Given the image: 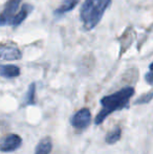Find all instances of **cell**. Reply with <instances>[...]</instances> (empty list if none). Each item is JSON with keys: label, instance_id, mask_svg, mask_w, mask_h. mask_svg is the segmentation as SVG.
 <instances>
[{"label": "cell", "instance_id": "cell-13", "mask_svg": "<svg viewBox=\"0 0 153 154\" xmlns=\"http://www.w3.org/2000/svg\"><path fill=\"white\" fill-rule=\"evenodd\" d=\"M152 100V91H149L148 93H145V94L141 95L136 101L134 102L135 105H142V104H148L150 103Z\"/></svg>", "mask_w": 153, "mask_h": 154}, {"label": "cell", "instance_id": "cell-12", "mask_svg": "<svg viewBox=\"0 0 153 154\" xmlns=\"http://www.w3.org/2000/svg\"><path fill=\"white\" fill-rule=\"evenodd\" d=\"M121 136H122V129L120 126H116L115 129H112L107 133L106 137H105V142L108 145H113L121 140Z\"/></svg>", "mask_w": 153, "mask_h": 154}, {"label": "cell", "instance_id": "cell-3", "mask_svg": "<svg viewBox=\"0 0 153 154\" xmlns=\"http://www.w3.org/2000/svg\"><path fill=\"white\" fill-rule=\"evenodd\" d=\"M22 0H8L0 13V26L12 25L13 19L17 15Z\"/></svg>", "mask_w": 153, "mask_h": 154}, {"label": "cell", "instance_id": "cell-14", "mask_svg": "<svg viewBox=\"0 0 153 154\" xmlns=\"http://www.w3.org/2000/svg\"><path fill=\"white\" fill-rule=\"evenodd\" d=\"M145 80L149 85H152V63L149 65V69H148V72L145 75Z\"/></svg>", "mask_w": 153, "mask_h": 154}, {"label": "cell", "instance_id": "cell-9", "mask_svg": "<svg viewBox=\"0 0 153 154\" xmlns=\"http://www.w3.org/2000/svg\"><path fill=\"white\" fill-rule=\"evenodd\" d=\"M53 150V142L49 136L43 137L36 146L35 154H50Z\"/></svg>", "mask_w": 153, "mask_h": 154}, {"label": "cell", "instance_id": "cell-5", "mask_svg": "<svg viewBox=\"0 0 153 154\" xmlns=\"http://www.w3.org/2000/svg\"><path fill=\"white\" fill-rule=\"evenodd\" d=\"M22 58V53L14 42L0 43V60L17 61Z\"/></svg>", "mask_w": 153, "mask_h": 154}, {"label": "cell", "instance_id": "cell-6", "mask_svg": "<svg viewBox=\"0 0 153 154\" xmlns=\"http://www.w3.org/2000/svg\"><path fill=\"white\" fill-rule=\"evenodd\" d=\"M22 145V138L20 135L15 133L6 134L0 138V152L10 153L18 150Z\"/></svg>", "mask_w": 153, "mask_h": 154}, {"label": "cell", "instance_id": "cell-2", "mask_svg": "<svg viewBox=\"0 0 153 154\" xmlns=\"http://www.w3.org/2000/svg\"><path fill=\"white\" fill-rule=\"evenodd\" d=\"M111 0H85L80 10V19L85 31H91L100 23Z\"/></svg>", "mask_w": 153, "mask_h": 154}, {"label": "cell", "instance_id": "cell-10", "mask_svg": "<svg viewBox=\"0 0 153 154\" xmlns=\"http://www.w3.org/2000/svg\"><path fill=\"white\" fill-rule=\"evenodd\" d=\"M79 3V0H63L62 4L55 11V15L57 17H61L66 13L72 11Z\"/></svg>", "mask_w": 153, "mask_h": 154}, {"label": "cell", "instance_id": "cell-11", "mask_svg": "<svg viewBox=\"0 0 153 154\" xmlns=\"http://www.w3.org/2000/svg\"><path fill=\"white\" fill-rule=\"evenodd\" d=\"M23 106L36 105V83H32L23 97Z\"/></svg>", "mask_w": 153, "mask_h": 154}, {"label": "cell", "instance_id": "cell-4", "mask_svg": "<svg viewBox=\"0 0 153 154\" xmlns=\"http://www.w3.org/2000/svg\"><path fill=\"white\" fill-rule=\"evenodd\" d=\"M90 123H91V112L88 108H82L78 110L70 120L72 126L79 132L85 130L90 125Z\"/></svg>", "mask_w": 153, "mask_h": 154}, {"label": "cell", "instance_id": "cell-7", "mask_svg": "<svg viewBox=\"0 0 153 154\" xmlns=\"http://www.w3.org/2000/svg\"><path fill=\"white\" fill-rule=\"evenodd\" d=\"M33 10H34V6L31 5V4H29V3L23 4V5L19 8V12L17 13L15 18L13 19L12 26H14V27L19 26V25L29 17V15L33 12Z\"/></svg>", "mask_w": 153, "mask_h": 154}, {"label": "cell", "instance_id": "cell-8", "mask_svg": "<svg viewBox=\"0 0 153 154\" xmlns=\"http://www.w3.org/2000/svg\"><path fill=\"white\" fill-rule=\"evenodd\" d=\"M20 68L16 65L0 64V75L5 79H15L20 75Z\"/></svg>", "mask_w": 153, "mask_h": 154}, {"label": "cell", "instance_id": "cell-1", "mask_svg": "<svg viewBox=\"0 0 153 154\" xmlns=\"http://www.w3.org/2000/svg\"><path fill=\"white\" fill-rule=\"evenodd\" d=\"M134 88L131 86H126L115 93L103 97L100 101L102 108L94 119V124L96 126L101 125L113 112L129 108V102L134 95Z\"/></svg>", "mask_w": 153, "mask_h": 154}]
</instances>
